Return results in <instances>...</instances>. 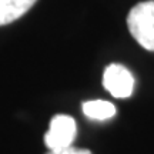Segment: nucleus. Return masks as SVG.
Here are the masks:
<instances>
[{
    "mask_svg": "<svg viewBox=\"0 0 154 154\" xmlns=\"http://www.w3.org/2000/svg\"><path fill=\"white\" fill-rule=\"evenodd\" d=\"M127 26L141 47L154 51V0L134 6L127 16Z\"/></svg>",
    "mask_w": 154,
    "mask_h": 154,
    "instance_id": "nucleus-1",
    "label": "nucleus"
},
{
    "mask_svg": "<svg viewBox=\"0 0 154 154\" xmlns=\"http://www.w3.org/2000/svg\"><path fill=\"white\" fill-rule=\"evenodd\" d=\"M77 134V126L73 117L57 114L50 121V127L44 134V144L49 150L66 149L73 146Z\"/></svg>",
    "mask_w": 154,
    "mask_h": 154,
    "instance_id": "nucleus-2",
    "label": "nucleus"
},
{
    "mask_svg": "<svg viewBox=\"0 0 154 154\" xmlns=\"http://www.w3.org/2000/svg\"><path fill=\"white\" fill-rule=\"evenodd\" d=\"M103 86L116 99L130 97L134 87V77L128 69L121 64L113 63L106 67L103 74Z\"/></svg>",
    "mask_w": 154,
    "mask_h": 154,
    "instance_id": "nucleus-3",
    "label": "nucleus"
},
{
    "mask_svg": "<svg viewBox=\"0 0 154 154\" xmlns=\"http://www.w3.org/2000/svg\"><path fill=\"white\" fill-rule=\"evenodd\" d=\"M37 0H0V26H5L29 11Z\"/></svg>",
    "mask_w": 154,
    "mask_h": 154,
    "instance_id": "nucleus-4",
    "label": "nucleus"
},
{
    "mask_svg": "<svg viewBox=\"0 0 154 154\" xmlns=\"http://www.w3.org/2000/svg\"><path fill=\"white\" fill-rule=\"evenodd\" d=\"M83 113L91 120H109L116 114V107L113 103L106 100H91L83 103Z\"/></svg>",
    "mask_w": 154,
    "mask_h": 154,
    "instance_id": "nucleus-5",
    "label": "nucleus"
},
{
    "mask_svg": "<svg viewBox=\"0 0 154 154\" xmlns=\"http://www.w3.org/2000/svg\"><path fill=\"white\" fill-rule=\"evenodd\" d=\"M46 154H91V151L87 149H77V147H66V149L59 150H49Z\"/></svg>",
    "mask_w": 154,
    "mask_h": 154,
    "instance_id": "nucleus-6",
    "label": "nucleus"
}]
</instances>
